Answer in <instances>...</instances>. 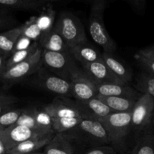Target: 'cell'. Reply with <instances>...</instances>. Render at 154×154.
Wrapping results in <instances>:
<instances>
[{
  "instance_id": "39",
  "label": "cell",
  "mask_w": 154,
  "mask_h": 154,
  "mask_svg": "<svg viewBox=\"0 0 154 154\" xmlns=\"http://www.w3.org/2000/svg\"><path fill=\"white\" fill-rule=\"evenodd\" d=\"M7 58L3 57L0 54V80H1L2 76L4 74L5 71L6 69V62H7Z\"/></svg>"
},
{
  "instance_id": "40",
  "label": "cell",
  "mask_w": 154,
  "mask_h": 154,
  "mask_svg": "<svg viewBox=\"0 0 154 154\" xmlns=\"http://www.w3.org/2000/svg\"><path fill=\"white\" fill-rule=\"evenodd\" d=\"M39 153H38V152H37V153H31V154H38Z\"/></svg>"
},
{
  "instance_id": "14",
  "label": "cell",
  "mask_w": 154,
  "mask_h": 154,
  "mask_svg": "<svg viewBox=\"0 0 154 154\" xmlns=\"http://www.w3.org/2000/svg\"><path fill=\"white\" fill-rule=\"evenodd\" d=\"M98 96H117L138 99L141 95L135 89L129 87V84L119 83H105L96 84Z\"/></svg>"
},
{
  "instance_id": "25",
  "label": "cell",
  "mask_w": 154,
  "mask_h": 154,
  "mask_svg": "<svg viewBox=\"0 0 154 154\" xmlns=\"http://www.w3.org/2000/svg\"><path fill=\"white\" fill-rule=\"evenodd\" d=\"M82 117L52 118V129L56 134L65 133L78 126Z\"/></svg>"
},
{
  "instance_id": "24",
  "label": "cell",
  "mask_w": 154,
  "mask_h": 154,
  "mask_svg": "<svg viewBox=\"0 0 154 154\" xmlns=\"http://www.w3.org/2000/svg\"><path fill=\"white\" fill-rule=\"evenodd\" d=\"M131 154H154V131L141 134Z\"/></svg>"
},
{
  "instance_id": "41",
  "label": "cell",
  "mask_w": 154,
  "mask_h": 154,
  "mask_svg": "<svg viewBox=\"0 0 154 154\" xmlns=\"http://www.w3.org/2000/svg\"><path fill=\"white\" fill-rule=\"evenodd\" d=\"M38 154H44V153H39Z\"/></svg>"
},
{
  "instance_id": "27",
  "label": "cell",
  "mask_w": 154,
  "mask_h": 154,
  "mask_svg": "<svg viewBox=\"0 0 154 154\" xmlns=\"http://www.w3.org/2000/svg\"><path fill=\"white\" fill-rule=\"evenodd\" d=\"M14 125L24 126L32 130L36 131L39 132H45V133H51L54 132H47L43 130L38 126V125L36 123L35 120L33 116V108H26V109H22L20 114L17 120L16 123ZM55 133V132H54ZM56 134V133H55Z\"/></svg>"
},
{
  "instance_id": "18",
  "label": "cell",
  "mask_w": 154,
  "mask_h": 154,
  "mask_svg": "<svg viewBox=\"0 0 154 154\" xmlns=\"http://www.w3.org/2000/svg\"><path fill=\"white\" fill-rule=\"evenodd\" d=\"M69 53L75 61L80 62L81 65L102 60V53L99 52L88 42L71 48Z\"/></svg>"
},
{
  "instance_id": "22",
  "label": "cell",
  "mask_w": 154,
  "mask_h": 154,
  "mask_svg": "<svg viewBox=\"0 0 154 154\" xmlns=\"http://www.w3.org/2000/svg\"><path fill=\"white\" fill-rule=\"evenodd\" d=\"M22 25L0 33V54L8 58L12 54L17 41L21 35Z\"/></svg>"
},
{
  "instance_id": "10",
  "label": "cell",
  "mask_w": 154,
  "mask_h": 154,
  "mask_svg": "<svg viewBox=\"0 0 154 154\" xmlns=\"http://www.w3.org/2000/svg\"><path fill=\"white\" fill-rule=\"evenodd\" d=\"M72 96L76 101H87L98 96L96 84L81 69L77 70L70 79Z\"/></svg>"
},
{
  "instance_id": "30",
  "label": "cell",
  "mask_w": 154,
  "mask_h": 154,
  "mask_svg": "<svg viewBox=\"0 0 154 154\" xmlns=\"http://www.w3.org/2000/svg\"><path fill=\"white\" fill-rule=\"evenodd\" d=\"M33 116L39 127L47 132H54L52 129V117L43 109L33 108Z\"/></svg>"
},
{
  "instance_id": "26",
  "label": "cell",
  "mask_w": 154,
  "mask_h": 154,
  "mask_svg": "<svg viewBox=\"0 0 154 154\" xmlns=\"http://www.w3.org/2000/svg\"><path fill=\"white\" fill-rule=\"evenodd\" d=\"M38 48V42H34L27 49L13 52L11 54L10 57L8 58L7 62H6V69L14 66V65L18 64V63H22L24 60H27L29 57H31L35 53V51H37V49Z\"/></svg>"
},
{
  "instance_id": "17",
  "label": "cell",
  "mask_w": 154,
  "mask_h": 154,
  "mask_svg": "<svg viewBox=\"0 0 154 154\" xmlns=\"http://www.w3.org/2000/svg\"><path fill=\"white\" fill-rule=\"evenodd\" d=\"M102 61L116 79L123 84H129L132 80V72L120 60L116 59L112 54L103 51Z\"/></svg>"
},
{
  "instance_id": "4",
  "label": "cell",
  "mask_w": 154,
  "mask_h": 154,
  "mask_svg": "<svg viewBox=\"0 0 154 154\" xmlns=\"http://www.w3.org/2000/svg\"><path fill=\"white\" fill-rule=\"evenodd\" d=\"M42 66L54 75L70 81L73 74L79 69L70 53H59L42 50Z\"/></svg>"
},
{
  "instance_id": "6",
  "label": "cell",
  "mask_w": 154,
  "mask_h": 154,
  "mask_svg": "<svg viewBox=\"0 0 154 154\" xmlns=\"http://www.w3.org/2000/svg\"><path fill=\"white\" fill-rule=\"evenodd\" d=\"M67 134L73 138H81L98 146L109 144L108 132L99 120L83 118L78 126L69 131Z\"/></svg>"
},
{
  "instance_id": "2",
  "label": "cell",
  "mask_w": 154,
  "mask_h": 154,
  "mask_svg": "<svg viewBox=\"0 0 154 154\" xmlns=\"http://www.w3.org/2000/svg\"><path fill=\"white\" fill-rule=\"evenodd\" d=\"M132 112V111H131ZM131 112H113L98 119L108 132L110 144L117 151H123L126 141L132 129Z\"/></svg>"
},
{
  "instance_id": "5",
  "label": "cell",
  "mask_w": 154,
  "mask_h": 154,
  "mask_svg": "<svg viewBox=\"0 0 154 154\" xmlns=\"http://www.w3.org/2000/svg\"><path fill=\"white\" fill-rule=\"evenodd\" d=\"M132 129L141 134L153 132L154 99L142 94L137 100L132 112Z\"/></svg>"
},
{
  "instance_id": "37",
  "label": "cell",
  "mask_w": 154,
  "mask_h": 154,
  "mask_svg": "<svg viewBox=\"0 0 154 154\" xmlns=\"http://www.w3.org/2000/svg\"><path fill=\"white\" fill-rule=\"evenodd\" d=\"M130 7L138 13H143L146 8L147 2L145 0H126Z\"/></svg>"
},
{
  "instance_id": "11",
  "label": "cell",
  "mask_w": 154,
  "mask_h": 154,
  "mask_svg": "<svg viewBox=\"0 0 154 154\" xmlns=\"http://www.w3.org/2000/svg\"><path fill=\"white\" fill-rule=\"evenodd\" d=\"M42 109L52 118L82 117L75 102L65 97H57Z\"/></svg>"
},
{
  "instance_id": "20",
  "label": "cell",
  "mask_w": 154,
  "mask_h": 154,
  "mask_svg": "<svg viewBox=\"0 0 154 154\" xmlns=\"http://www.w3.org/2000/svg\"><path fill=\"white\" fill-rule=\"evenodd\" d=\"M75 148L70 136L66 133L55 134L45 147L44 154H74Z\"/></svg>"
},
{
  "instance_id": "31",
  "label": "cell",
  "mask_w": 154,
  "mask_h": 154,
  "mask_svg": "<svg viewBox=\"0 0 154 154\" xmlns=\"http://www.w3.org/2000/svg\"><path fill=\"white\" fill-rule=\"evenodd\" d=\"M22 109H11L0 115V129L11 126L16 123Z\"/></svg>"
},
{
  "instance_id": "21",
  "label": "cell",
  "mask_w": 154,
  "mask_h": 154,
  "mask_svg": "<svg viewBox=\"0 0 154 154\" xmlns=\"http://www.w3.org/2000/svg\"><path fill=\"white\" fill-rule=\"evenodd\" d=\"M105 105H106L113 112H131L138 99L117 96H97Z\"/></svg>"
},
{
  "instance_id": "35",
  "label": "cell",
  "mask_w": 154,
  "mask_h": 154,
  "mask_svg": "<svg viewBox=\"0 0 154 154\" xmlns=\"http://www.w3.org/2000/svg\"><path fill=\"white\" fill-rule=\"evenodd\" d=\"M116 150L111 146H97L83 154H116Z\"/></svg>"
},
{
  "instance_id": "12",
  "label": "cell",
  "mask_w": 154,
  "mask_h": 154,
  "mask_svg": "<svg viewBox=\"0 0 154 154\" xmlns=\"http://www.w3.org/2000/svg\"><path fill=\"white\" fill-rule=\"evenodd\" d=\"M83 118L100 119L109 115L113 111L99 98L87 101H75Z\"/></svg>"
},
{
  "instance_id": "36",
  "label": "cell",
  "mask_w": 154,
  "mask_h": 154,
  "mask_svg": "<svg viewBox=\"0 0 154 154\" xmlns=\"http://www.w3.org/2000/svg\"><path fill=\"white\" fill-rule=\"evenodd\" d=\"M33 43H34V42L31 41L30 39L20 35L19 37V38L17 39V41L16 44H15V46H14V48L13 52L27 49V48H29Z\"/></svg>"
},
{
  "instance_id": "33",
  "label": "cell",
  "mask_w": 154,
  "mask_h": 154,
  "mask_svg": "<svg viewBox=\"0 0 154 154\" xmlns=\"http://www.w3.org/2000/svg\"><path fill=\"white\" fill-rule=\"evenodd\" d=\"M134 58L136 60L137 63L141 66V68L145 70L146 73L154 76V62L148 60L142 55L136 53L134 56Z\"/></svg>"
},
{
  "instance_id": "23",
  "label": "cell",
  "mask_w": 154,
  "mask_h": 154,
  "mask_svg": "<svg viewBox=\"0 0 154 154\" xmlns=\"http://www.w3.org/2000/svg\"><path fill=\"white\" fill-rule=\"evenodd\" d=\"M55 18L56 11L53 6L46 7L36 16V23L42 32V35L46 34L53 29L55 24Z\"/></svg>"
},
{
  "instance_id": "9",
  "label": "cell",
  "mask_w": 154,
  "mask_h": 154,
  "mask_svg": "<svg viewBox=\"0 0 154 154\" xmlns=\"http://www.w3.org/2000/svg\"><path fill=\"white\" fill-rule=\"evenodd\" d=\"M53 133L54 132L45 133V132H36L24 126L13 125L5 129H0V142L2 144L5 152L7 153L11 149L26 140L34 138V137L42 136V135Z\"/></svg>"
},
{
  "instance_id": "15",
  "label": "cell",
  "mask_w": 154,
  "mask_h": 154,
  "mask_svg": "<svg viewBox=\"0 0 154 154\" xmlns=\"http://www.w3.org/2000/svg\"><path fill=\"white\" fill-rule=\"evenodd\" d=\"M54 2L49 0H0V8L9 11H42Z\"/></svg>"
},
{
  "instance_id": "16",
  "label": "cell",
  "mask_w": 154,
  "mask_h": 154,
  "mask_svg": "<svg viewBox=\"0 0 154 154\" xmlns=\"http://www.w3.org/2000/svg\"><path fill=\"white\" fill-rule=\"evenodd\" d=\"M55 134H48L42 136L34 137L20 143L6 153V154H31L37 153V150L45 147Z\"/></svg>"
},
{
  "instance_id": "1",
  "label": "cell",
  "mask_w": 154,
  "mask_h": 154,
  "mask_svg": "<svg viewBox=\"0 0 154 154\" xmlns=\"http://www.w3.org/2000/svg\"><path fill=\"white\" fill-rule=\"evenodd\" d=\"M108 2L105 0H95L92 2L88 21V29L93 42L104 50L112 54L116 50V43L110 36L104 23V12Z\"/></svg>"
},
{
  "instance_id": "7",
  "label": "cell",
  "mask_w": 154,
  "mask_h": 154,
  "mask_svg": "<svg viewBox=\"0 0 154 154\" xmlns=\"http://www.w3.org/2000/svg\"><path fill=\"white\" fill-rule=\"evenodd\" d=\"M42 53V49L38 48L31 57L6 69L1 78L2 81L10 86L37 73L38 71L43 66Z\"/></svg>"
},
{
  "instance_id": "19",
  "label": "cell",
  "mask_w": 154,
  "mask_h": 154,
  "mask_svg": "<svg viewBox=\"0 0 154 154\" xmlns=\"http://www.w3.org/2000/svg\"><path fill=\"white\" fill-rule=\"evenodd\" d=\"M39 48L51 52H69V48L60 33L54 29L46 34L42 35L38 41Z\"/></svg>"
},
{
  "instance_id": "8",
  "label": "cell",
  "mask_w": 154,
  "mask_h": 154,
  "mask_svg": "<svg viewBox=\"0 0 154 154\" xmlns=\"http://www.w3.org/2000/svg\"><path fill=\"white\" fill-rule=\"evenodd\" d=\"M33 83L39 88L55 93L62 97L72 96L70 81L65 80L42 66L35 74Z\"/></svg>"
},
{
  "instance_id": "13",
  "label": "cell",
  "mask_w": 154,
  "mask_h": 154,
  "mask_svg": "<svg viewBox=\"0 0 154 154\" xmlns=\"http://www.w3.org/2000/svg\"><path fill=\"white\" fill-rule=\"evenodd\" d=\"M84 73L96 84H105V83H119L122 84L116 79L111 73L104 62H94L91 63H86L81 65Z\"/></svg>"
},
{
  "instance_id": "28",
  "label": "cell",
  "mask_w": 154,
  "mask_h": 154,
  "mask_svg": "<svg viewBox=\"0 0 154 154\" xmlns=\"http://www.w3.org/2000/svg\"><path fill=\"white\" fill-rule=\"evenodd\" d=\"M21 35L34 42H38L42 36V32L36 23V16H32L25 23L23 24Z\"/></svg>"
},
{
  "instance_id": "29",
  "label": "cell",
  "mask_w": 154,
  "mask_h": 154,
  "mask_svg": "<svg viewBox=\"0 0 154 154\" xmlns=\"http://www.w3.org/2000/svg\"><path fill=\"white\" fill-rule=\"evenodd\" d=\"M135 87L137 91L148 95L154 99V76L144 72L137 78Z\"/></svg>"
},
{
  "instance_id": "34",
  "label": "cell",
  "mask_w": 154,
  "mask_h": 154,
  "mask_svg": "<svg viewBox=\"0 0 154 154\" xmlns=\"http://www.w3.org/2000/svg\"><path fill=\"white\" fill-rule=\"evenodd\" d=\"M16 21L11 14V11L0 8V28L11 26Z\"/></svg>"
},
{
  "instance_id": "38",
  "label": "cell",
  "mask_w": 154,
  "mask_h": 154,
  "mask_svg": "<svg viewBox=\"0 0 154 154\" xmlns=\"http://www.w3.org/2000/svg\"><path fill=\"white\" fill-rule=\"evenodd\" d=\"M138 53L141 54V55H142L143 57L148 59V60L154 62V46L143 48V49L140 50Z\"/></svg>"
},
{
  "instance_id": "3",
  "label": "cell",
  "mask_w": 154,
  "mask_h": 154,
  "mask_svg": "<svg viewBox=\"0 0 154 154\" xmlns=\"http://www.w3.org/2000/svg\"><path fill=\"white\" fill-rule=\"evenodd\" d=\"M54 27L64 39L69 49L88 42L82 23L72 12L62 11Z\"/></svg>"
},
{
  "instance_id": "32",
  "label": "cell",
  "mask_w": 154,
  "mask_h": 154,
  "mask_svg": "<svg viewBox=\"0 0 154 154\" xmlns=\"http://www.w3.org/2000/svg\"><path fill=\"white\" fill-rule=\"evenodd\" d=\"M17 99L11 95L0 93V115L3 113L12 109V107L17 103Z\"/></svg>"
}]
</instances>
